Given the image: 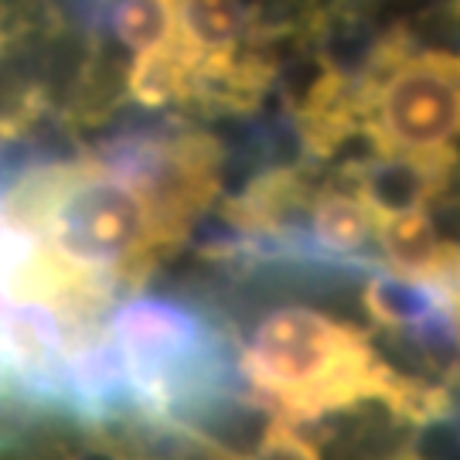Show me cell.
Returning a JSON list of instances; mask_svg holds the SVG:
<instances>
[{
	"label": "cell",
	"instance_id": "7a4b0ae2",
	"mask_svg": "<svg viewBox=\"0 0 460 460\" xmlns=\"http://www.w3.org/2000/svg\"><path fill=\"white\" fill-rule=\"evenodd\" d=\"M358 137L368 154H433L457 147L460 51L420 49L395 28L358 68Z\"/></svg>",
	"mask_w": 460,
	"mask_h": 460
},
{
	"label": "cell",
	"instance_id": "6da1fadb",
	"mask_svg": "<svg viewBox=\"0 0 460 460\" xmlns=\"http://www.w3.org/2000/svg\"><path fill=\"white\" fill-rule=\"evenodd\" d=\"M0 208L34 246L113 294L140 287L184 243L137 184L93 154L24 171Z\"/></svg>",
	"mask_w": 460,
	"mask_h": 460
},
{
	"label": "cell",
	"instance_id": "3957f363",
	"mask_svg": "<svg viewBox=\"0 0 460 460\" xmlns=\"http://www.w3.org/2000/svg\"><path fill=\"white\" fill-rule=\"evenodd\" d=\"M113 34L137 55L161 49L174 34V0H119L113 7Z\"/></svg>",
	"mask_w": 460,
	"mask_h": 460
}]
</instances>
